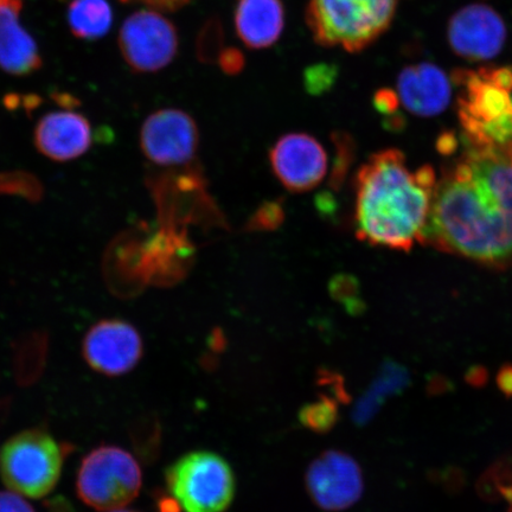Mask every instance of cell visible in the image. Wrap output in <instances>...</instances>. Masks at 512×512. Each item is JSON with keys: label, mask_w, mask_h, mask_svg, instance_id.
<instances>
[{"label": "cell", "mask_w": 512, "mask_h": 512, "mask_svg": "<svg viewBox=\"0 0 512 512\" xmlns=\"http://www.w3.org/2000/svg\"><path fill=\"white\" fill-rule=\"evenodd\" d=\"M242 64V57L238 56L236 51H234V53L227 51V54L222 56V68L226 70L227 73H238L242 68Z\"/></svg>", "instance_id": "f1b7e54d"}, {"label": "cell", "mask_w": 512, "mask_h": 512, "mask_svg": "<svg viewBox=\"0 0 512 512\" xmlns=\"http://www.w3.org/2000/svg\"><path fill=\"white\" fill-rule=\"evenodd\" d=\"M23 0H0V68L15 76L37 72L42 57L34 38L22 27Z\"/></svg>", "instance_id": "2e32d148"}, {"label": "cell", "mask_w": 512, "mask_h": 512, "mask_svg": "<svg viewBox=\"0 0 512 512\" xmlns=\"http://www.w3.org/2000/svg\"><path fill=\"white\" fill-rule=\"evenodd\" d=\"M400 105L418 117H434L450 105L452 82L443 69L430 62L412 64L398 79Z\"/></svg>", "instance_id": "5bb4252c"}, {"label": "cell", "mask_w": 512, "mask_h": 512, "mask_svg": "<svg viewBox=\"0 0 512 512\" xmlns=\"http://www.w3.org/2000/svg\"><path fill=\"white\" fill-rule=\"evenodd\" d=\"M408 371L400 364L387 362L384 364L379 377L371 384L367 394L356 406L354 419L358 425H366L379 412L382 403L389 396L398 394L407 387Z\"/></svg>", "instance_id": "d6986e66"}, {"label": "cell", "mask_w": 512, "mask_h": 512, "mask_svg": "<svg viewBox=\"0 0 512 512\" xmlns=\"http://www.w3.org/2000/svg\"><path fill=\"white\" fill-rule=\"evenodd\" d=\"M497 386L507 398L512 399V364H505L498 371Z\"/></svg>", "instance_id": "83f0119b"}, {"label": "cell", "mask_w": 512, "mask_h": 512, "mask_svg": "<svg viewBox=\"0 0 512 512\" xmlns=\"http://www.w3.org/2000/svg\"><path fill=\"white\" fill-rule=\"evenodd\" d=\"M458 118L464 142L483 147H512V67L458 69Z\"/></svg>", "instance_id": "3957f363"}, {"label": "cell", "mask_w": 512, "mask_h": 512, "mask_svg": "<svg viewBox=\"0 0 512 512\" xmlns=\"http://www.w3.org/2000/svg\"><path fill=\"white\" fill-rule=\"evenodd\" d=\"M113 14L107 0H73L68 8V24L75 37L95 41L112 27Z\"/></svg>", "instance_id": "ac0fdd59"}, {"label": "cell", "mask_w": 512, "mask_h": 512, "mask_svg": "<svg viewBox=\"0 0 512 512\" xmlns=\"http://www.w3.org/2000/svg\"><path fill=\"white\" fill-rule=\"evenodd\" d=\"M66 452L41 430L15 435L0 452V473L9 490L30 498H42L55 489Z\"/></svg>", "instance_id": "5b68a950"}, {"label": "cell", "mask_w": 512, "mask_h": 512, "mask_svg": "<svg viewBox=\"0 0 512 512\" xmlns=\"http://www.w3.org/2000/svg\"><path fill=\"white\" fill-rule=\"evenodd\" d=\"M375 107L379 112L384 114H393L398 111L400 101L398 94L392 91V89H381L375 95Z\"/></svg>", "instance_id": "484cf974"}, {"label": "cell", "mask_w": 512, "mask_h": 512, "mask_svg": "<svg viewBox=\"0 0 512 512\" xmlns=\"http://www.w3.org/2000/svg\"><path fill=\"white\" fill-rule=\"evenodd\" d=\"M143 339L130 323L105 319L92 326L82 342V355L88 366L110 377L130 373L142 360Z\"/></svg>", "instance_id": "8fae6325"}, {"label": "cell", "mask_w": 512, "mask_h": 512, "mask_svg": "<svg viewBox=\"0 0 512 512\" xmlns=\"http://www.w3.org/2000/svg\"><path fill=\"white\" fill-rule=\"evenodd\" d=\"M337 399L334 396H320L315 402L307 403L299 412V421L307 430L317 434L328 433L339 419Z\"/></svg>", "instance_id": "ffe728a7"}, {"label": "cell", "mask_w": 512, "mask_h": 512, "mask_svg": "<svg viewBox=\"0 0 512 512\" xmlns=\"http://www.w3.org/2000/svg\"><path fill=\"white\" fill-rule=\"evenodd\" d=\"M200 132L194 118L177 108L152 113L140 131V146L147 159L159 166H184L194 162Z\"/></svg>", "instance_id": "30bf717a"}, {"label": "cell", "mask_w": 512, "mask_h": 512, "mask_svg": "<svg viewBox=\"0 0 512 512\" xmlns=\"http://www.w3.org/2000/svg\"><path fill=\"white\" fill-rule=\"evenodd\" d=\"M466 381L472 384L473 387H482L488 381V373L483 368H473L467 373Z\"/></svg>", "instance_id": "f546056e"}, {"label": "cell", "mask_w": 512, "mask_h": 512, "mask_svg": "<svg viewBox=\"0 0 512 512\" xmlns=\"http://www.w3.org/2000/svg\"><path fill=\"white\" fill-rule=\"evenodd\" d=\"M119 47L134 72L155 73L174 61L178 50L177 30L160 12L140 10L121 27Z\"/></svg>", "instance_id": "ba28073f"}, {"label": "cell", "mask_w": 512, "mask_h": 512, "mask_svg": "<svg viewBox=\"0 0 512 512\" xmlns=\"http://www.w3.org/2000/svg\"><path fill=\"white\" fill-rule=\"evenodd\" d=\"M121 2L144 4L155 10L175 11L183 8L190 0H121Z\"/></svg>", "instance_id": "4316f807"}, {"label": "cell", "mask_w": 512, "mask_h": 512, "mask_svg": "<svg viewBox=\"0 0 512 512\" xmlns=\"http://www.w3.org/2000/svg\"><path fill=\"white\" fill-rule=\"evenodd\" d=\"M93 134L91 123L82 114L51 112L38 121L34 142L42 155L55 162H69L91 149Z\"/></svg>", "instance_id": "9a60e30c"}, {"label": "cell", "mask_w": 512, "mask_h": 512, "mask_svg": "<svg viewBox=\"0 0 512 512\" xmlns=\"http://www.w3.org/2000/svg\"><path fill=\"white\" fill-rule=\"evenodd\" d=\"M305 486L319 509L344 511L354 507L363 495L362 470L348 453L325 451L307 467Z\"/></svg>", "instance_id": "9c48e42d"}, {"label": "cell", "mask_w": 512, "mask_h": 512, "mask_svg": "<svg viewBox=\"0 0 512 512\" xmlns=\"http://www.w3.org/2000/svg\"><path fill=\"white\" fill-rule=\"evenodd\" d=\"M335 74L330 67L313 68L311 74L306 76V85L312 93L322 92L326 87L332 85V78Z\"/></svg>", "instance_id": "cb8c5ba5"}, {"label": "cell", "mask_w": 512, "mask_h": 512, "mask_svg": "<svg viewBox=\"0 0 512 512\" xmlns=\"http://www.w3.org/2000/svg\"><path fill=\"white\" fill-rule=\"evenodd\" d=\"M284 220V210L278 202H266L255 211L249 220V230L275 229Z\"/></svg>", "instance_id": "603a6c76"}, {"label": "cell", "mask_w": 512, "mask_h": 512, "mask_svg": "<svg viewBox=\"0 0 512 512\" xmlns=\"http://www.w3.org/2000/svg\"><path fill=\"white\" fill-rule=\"evenodd\" d=\"M399 0H309L306 23L326 48L360 53L386 32Z\"/></svg>", "instance_id": "277c9868"}, {"label": "cell", "mask_w": 512, "mask_h": 512, "mask_svg": "<svg viewBox=\"0 0 512 512\" xmlns=\"http://www.w3.org/2000/svg\"><path fill=\"white\" fill-rule=\"evenodd\" d=\"M447 41L453 53L467 61L494 59L507 41L501 15L488 5L472 4L454 14L447 25Z\"/></svg>", "instance_id": "4fadbf2b"}, {"label": "cell", "mask_w": 512, "mask_h": 512, "mask_svg": "<svg viewBox=\"0 0 512 512\" xmlns=\"http://www.w3.org/2000/svg\"><path fill=\"white\" fill-rule=\"evenodd\" d=\"M0 512H35L21 495L14 491L0 492Z\"/></svg>", "instance_id": "d4e9b609"}, {"label": "cell", "mask_w": 512, "mask_h": 512, "mask_svg": "<svg viewBox=\"0 0 512 512\" xmlns=\"http://www.w3.org/2000/svg\"><path fill=\"white\" fill-rule=\"evenodd\" d=\"M234 23L246 47L270 48L284 31V4L281 0H236Z\"/></svg>", "instance_id": "e0dca14e"}, {"label": "cell", "mask_w": 512, "mask_h": 512, "mask_svg": "<svg viewBox=\"0 0 512 512\" xmlns=\"http://www.w3.org/2000/svg\"><path fill=\"white\" fill-rule=\"evenodd\" d=\"M166 485L185 512H223L235 496L232 467L220 454L195 451L176 460L165 473Z\"/></svg>", "instance_id": "8992f818"}, {"label": "cell", "mask_w": 512, "mask_h": 512, "mask_svg": "<svg viewBox=\"0 0 512 512\" xmlns=\"http://www.w3.org/2000/svg\"><path fill=\"white\" fill-rule=\"evenodd\" d=\"M272 171L285 189L303 194L318 187L328 172L329 158L322 144L307 133H288L270 151Z\"/></svg>", "instance_id": "7c38bea8"}, {"label": "cell", "mask_w": 512, "mask_h": 512, "mask_svg": "<svg viewBox=\"0 0 512 512\" xmlns=\"http://www.w3.org/2000/svg\"><path fill=\"white\" fill-rule=\"evenodd\" d=\"M142 484V470L131 453L117 446H100L82 459L76 490L88 507L110 512L131 503Z\"/></svg>", "instance_id": "52a82bcc"}, {"label": "cell", "mask_w": 512, "mask_h": 512, "mask_svg": "<svg viewBox=\"0 0 512 512\" xmlns=\"http://www.w3.org/2000/svg\"><path fill=\"white\" fill-rule=\"evenodd\" d=\"M0 194L18 195L29 201H40L43 188L38 179L27 172L0 174Z\"/></svg>", "instance_id": "44dd1931"}, {"label": "cell", "mask_w": 512, "mask_h": 512, "mask_svg": "<svg viewBox=\"0 0 512 512\" xmlns=\"http://www.w3.org/2000/svg\"><path fill=\"white\" fill-rule=\"evenodd\" d=\"M437 182L432 166L413 169L400 150L374 153L355 178L357 238L405 252L421 243Z\"/></svg>", "instance_id": "7a4b0ae2"}, {"label": "cell", "mask_w": 512, "mask_h": 512, "mask_svg": "<svg viewBox=\"0 0 512 512\" xmlns=\"http://www.w3.org/2000/svg\"><path fill=\"white\" fill-rule=\"evenodd\" d=\"M334 142L336 145L337 155L334 172L331 175V187L338 189L341 187L345 175H347L352 155L351 139L347 134L335 133Z\"/></svg>", "instance_id": "7402d4cb"}, {"label": "cell", "mask_w": 512, "mask_h": 512, "mask_svg": "<svg viewBox=\"0 0 512 512\" xmlns=\"http://www.w3.org/2000/svg\"><path fill=\"white\" fill-rule=\"evenodd\" d=\"M110 512H138V511L125 510V509L123 508V509L113 510V511H110Z\"/></svg>", "instance_id": "4dcf8cb0"}, {"label": "cell", "mask_w": 512, "mask_h": 512, "mask_svg": "<svg viewBox=\"0 0 512 512\" xmlns=\"http://www.w3.org/2000/svg\"><path fill=\"white\" fill-rule=\"evenodd\" d=\"M421 243L480 265L512 266V147L464 142L438 178Z\"/></svg>", "instance_id": "6da1fadb"}]
</instances>
